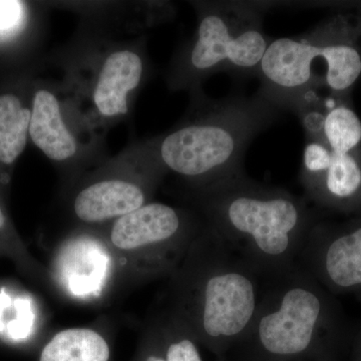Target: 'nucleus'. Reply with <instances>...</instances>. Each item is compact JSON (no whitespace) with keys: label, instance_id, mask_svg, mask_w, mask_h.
<instances>
[{"label":"nucleus","instance_id":"nucleus-1","mask_svg":"<svg viewBox=\"0 0 361 361\" xmlns=\"http://www.w3.org/2000/svg\"><path fill=\"white\" fill-rule=\"evenodd\" d=\"M208 226L267 279L295 267L317 221L305 197L246 173L205 188Z\"/></svg>","mask_w":361,"mask_h":361},{"label":"nucleus","instance_id":"nucleus-2","mask_svg":"<svg viewBox=\"0 0 361 361\" xmlns=\"http://www.w3.org/2000/svg\"><path fill=\"white\" fill-rule=\"evenodd\" d=\"M178 282V318L195 341L225 357L248 331L267 278L207 226L187 253Z\"/></svg>","mask_w":361,"mask_h":361},{"label":"nucleus","instance_id":"nucleus-3","mask_svg":"<svg viewBox=\"0 0 361 361\" xmlns=\"http://www.w3.org/2000/svg\"><path fill=\"white\" fill-rule=\"evenodd\" d=\"M336 329L329 295L296 265L268 280L253 322L229 353L236 361H327Z\"/></svg>","mask_w":361,"mask_h":361},{"label":"nucleus","instance_id":"nucleus-4","mask_svg":"<svg viewBox=\"0 0 361 361\" xmlns=\"http://www.w3.org/2000/svg\"><path fill=\"white\" fill-rule=\"evenodd\" d=\"M260 92L229 94L213 104L205 118L171 133L161 142L164 164L185 177L204 180L206 188L245 173L250 142L283 115Z\"/></svg>","mask_w":361,"mask_h":361},{"label":"nucleus","instance_id":"nucleus-5","mask_svg":"<svg viewBox=\"0 0 361 361\" xmlns=\"http://www.w3.org/2000/svg\"><path fill=\"white\" fill-rule=\"evenodd\" d=\"M332 25L318 26L298 37L271 42L258 78V92L282 111H294L304 97L326 85L336 92L350 89L361 75V52L346 40L334 39Z\"/></svg>","mask_w":361,"mask_h":361},{"label":"nucleus","instance_id":"nucleus-6","mask_svg":"<svg viewBox=\"0 0 361 361\" xmlns=\"http://www.w3.org/2000/svg\"><path fill=\"white\" fill-rule=\"evenodd\" d=\"M271 2L224 1L212 4L202 16L189 63L199 75L224 71L258 78L271 40L263 30Z\"/></svg>","mask_w":361,"mask_h":361},{"label":"nucleus","instance_id":"nucleus-7","mask_svg":"<svg viewBox=\"0 0 361 361\" xmlns=\"http://www.w3.org/2000/svg\"><path fill=\"white\" fill-rule=\"evenodd\" d=\"M296 265L330 290L361 292V223L338 230L316 223Z\"/></svg>","mask_w":361,"mask_h":361},{"label":"nucleus","instance_id":"nucleus-8","mask_svg":"<svg viewBox=\"0 0 361 361\" xmlns=\"http://www.w3.org/2000/svg\"><path fill=\"white\" fill-rule=\"evenodd\" d=\"M113 245L121 251H158L168 255L188 253L193 244L186 222L172 207L161 203L142 206L118 218L111 233Z\"/></svg>","mask_w":361,"mask_h":361},{"label":"nucleus","instance_id":"nucleus-9","mask_svg":"<svg viewBox=\"0 0 361 361\" xmlns=\"http://www.w3.org/2000/svg\"><path fill=\"white\" fill-rule=\"evenodd\" d=\"M306 200L320 206L355 209L361 203V161L353 152H332L326 170L314 175H299Z\"/></svg>","mask_w":361,"mask_h":361},{"label":"nucleus","instance_id":"nucleus-10","mask_svg":"<svg viewBox=\"0 0 361 361\" xmlns=\"http://www.w3.org/2000/svg\"><path fill=\"white\" fill-rule=\"evenodd\" d=\"M141 189L125 180H103L85 188L75 201V212L80 220L94 223L123 217L144 206Z\"/></svg>","mask_w":361,"mask_h":361},{"label":"nucleus","instance_id":"nucleus-11","mask_svg":"<svg viewBox=\"0 0 361 361\" xmlns=\"http://www.w3.org/2000/svg\"><path fill=\"white\" fill-rule=\"evenodd\" d=\"M142 59L132 51L111 54L99 75L94 99L104 116H115L128 111V92L141 80Z\"/></svg>","mask_w":361,"mask_h":361},{"label":"nucleus","instance_id":"nucleus-12","mask_svg":"<svg viewBox=\"0 0 361 361\" xmlns=\"http://www.w3.org/2000/svg\"><path fill=\"white\" fill-rule=\"evenodd\" d=\"M30 135L37 148L52 160H66L77 152L75 139L61 118L58 99L47 90L35 94Z\"/></svg>","mask_w":361,"mask_h":361},{"label":"nucleus","instance_id":"nucleus-13","mask_svg":"<svg viewBox=\"0 0 361 361\" xmlns=\"http://www.w3.org/2000/svg\"><path fill=\"white\" fill-rule=\"evenodd\" d=\"M111 348L99 332L90 329L59 331L45 344L39 361H110Z\"/></svg>","mask_w":361,"mask_h":361},{"label":"nucleus","instance_id":"nucleus-14","mask_svg":"<svg viewBox=\"0 0 361 361\" xmlns=\"http://www.w3.org/2000/svg\"><path fill=\"white\" fill-rule=\"evenodd\" d=\"M32 111L14 94L0 96V161L13 163L23 153L30 133Z\"/></svg>","mask_w":361,"mask_h":361},{"label":"nucleus","instance_id":"nucleus-15","mask_svg":"<svg viewBox=\"0 0 361 361\" xmlns=\"http://www.w3.org/2000/svg\"><path fill=\"white\" fill-rule=\"evenodd\" d=\"M323 137L334 153H350L361 142V121L351 109L334 104L325 116Z\"/></svg>","mask_w":361,"mask_h":361},{"label":"nucleus","instance_id":"nucleus-16","mask_svg":"<svg viewBox=\"0 0 361 361\" xmlns=\"http://www.w3.org/2000/svg\"><path fill=\"white\" fill-rule=\"evenodd\" d=\"M161 334L166 361H203L198 342L177 316Z\"/></svg>","mask_w":361,"mask_h":361},{"label":"nucleus","instance_id":"nucleus-17","mask_svg":"<svg viewBox=\"0 0 361 361\" xmlns=\"http://www.w3.org/2000/svg\"><path fill=\"white\" fill-rule=\"evenodd\" d=\"M332 151L320 142L307 141L303 152L300 174L314 175L326 170L331 161Z\"/></svg>","mask_w":361,"mask_h":361},{"label":"nucleus","instance_id":"nucleus-18","mask_svg":"<svg viewBox=\"0 0 361 361\" xmlns=\"http://www.w3.org/2000/svg\"><path fill=\"white\" fill-rule=\"evenodd\" d=\"M23 6L20 1H0V37L13 32L23 20Z\"/></svg>","mask_w":361,"mask_h":361},{"label":"nucleus","instance_id":"nucleus-19","mask_svg":"<svg viewBox=\"0 0 361 361\" xmlns=\"http://www.w3.org/2000/svg\"><path fill=\"white\" fill-rule=\"evenodd\" d=\"M148 350L142 361H166L161 336L149 346Z\"/></svg>","mask_w":361,"mask_h":361},{"label":"nucleus","instance_id":"nucleus-20","mask_svg":"<svg viewBox=\"0 0 361 361\" xmlns=\"http://www.w3.org/2000/svg\"><path fill=\"white\" fill-rule=\"evenodd\" d=\"M4 222H6V219H4V213H2L1 208H0V229L4 227Z\"/></svg>","mask_w":361,"mask_h":361},{"label":"nucleus","instance_id":"nucleus-21","mask_svg":"<svg viewBox=\"0 0 361 361\" xmlns=\"http://www.w3.org/2000/svg\"><path fill=\"white\" fill-rule=\"evenodd\" d=\"M216 361H229L227 360V358H226V356L225 357H218V360H216Z\"/></svg>","mask_w":361,"mask_h":361},{"label":"nucleus","instance_id":"nucleus-22","mask_svg":"<svg viewBox=\"0 0 361 361\" xmlns=\"http://www.w3.org/2000/svg\"><path fill=\"white\" fill-rule=\"evenodd\" d=\"M360 361H361V356H360Z\"/></svg>","mask_w":361,"mask_h":361}]
</instances>
